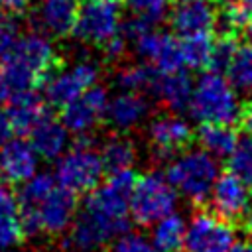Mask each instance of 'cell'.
<instances>
[{
    "instance_id": "6da1fadb",
    "label": "cell",
    "mask_w": 252,
    "mask_h": 252,
    "mask_svg": "<svg viewBox=\"0 0 252 252\" xmlns=\"http://www.w3.org/2000/svg\"><path fill=\"white\" fill-rule=\"evenodd\" d=\"M2 61V71L10 93H24L41 87L59 67V59L49 35L39 32L16 37Z\"/></svg>"
},
{
    "instance_id": "7a4b0ae2",
    "label": "cell",
    "mask_w": 252,
    "mask_h": 252,
    "mask_svg": "<svg viewBox=\"0 0 252 252\" xmlns=\"http://www.w3.org/2000/svg\"><path fill=\"white\" fill-rule=\"evenodd\" d=\"M191 116L199 122H230L236 124L240 102L234 87L222 73L207 71L193 85L187 104Z\"/></svg>"
},
{
    "instance_id": "3957f363",
    "label": "cell",
    "mask_w": 252,
    "mask_h": 252,
    "mask_svg": "<svg viewBox=\"0 0 252 252\" xmlns=\"http://www.w3.org/2000/svg\"><path fill=\"white\" fill-rule=\"evenodd\" d=\"M217 175L219 165L205 150H185L177 154L165 171V179L173 185V189L195 205L207 203Z\"/></svg>"
},
{
    "instance_id": "277c9868",
    "label": "cell",
    "mask_w": 252,
    "mask_h": 252,
    "mask_svg": "<svg viewBox=\"0 0 252 252\" xmlns=\"http://www.w3.org/2000/svg\"><path fill=\"white\" fill-rule=\"evenodd\" d=\"M20 224L24 236H33L39 232L59 234L69 228L71 220L77 213V193L55 183L53 189L33 207V209H18Z\"/></svg>"
},
{
    "instance_id": "5b68a950",
    "label": "cell",
    "mask_w": 252,
    "mask_h": 252,
    "mask_svg": "<svg viewBox=\"0 0 252 252\" xmlns=\"http://www.w3.org/2000/svg\"><path fill=\"white\" fill-rule=\"evenodd\" d=\"M177 203V191L159 171H148L136 175L128 215L140 226H150L161 217L173 213Z\"/></svg>"
},
{
    "instance_id": "8992f818",
    "label": "cell",
    "mask_w": 252,
    "mask_h": 252,
    "mask_svg": "<svg viewBox=\"0 0 252 252\" xmlns=\"http://www.w3.org/2000/svg\"><path fill=\"white\" fill-rule=\"evenodd\" d=\"M81 138L69 152L61 154V159L55 167V181L73 193H89L102 179V161L98 152L93 148V140L87 134H79Z\"/></svg>"
},
{
    "instance_id": "52a82bcc",
    "label": "cell",
    "mask_w": 252,
    "mask_h": 252,
    "mask_svg": "<svg viewBox=\"0 0 252 252\" xmlns=\"http://www.w3.org/2000/svg\"><path fill=\"white\" fill-rule=\"evenodd\" d=\"M128 219H116L89 205H83V209L75 213V219L69 224V244L79 252H89L118 238L128 230Z\"/></svg>"
},
{
    "instance_id": "ba28073f",
    "label": "cell",
    "mask_w": 252,
    "mask_h": 252,
    "mask_svg": "<svg viewBox=\"0 0 252 252\" xmlns=\"http://www.w3.org/2000/svg\"><path fill=\"white\" fill-rule=\"evenodd\" d=\"M73 33L85 41L102 47L110 37L120 33V10L114 0H94L79 8Z\"/></svg>"
},
{
    "instance_id": "9c48e42d",
    "label": "cell",
    "mask_w": 252,
    "mask_h": 252,
    "mask_svg": "<svg viewBox=\"0 0 252 252\" xmlns=\"http://www.w3.org/2000/svg\"><path fill=\"white\" fill-rule=\"evenodd\" d=\"M234 242V226L211 211H199L187 226V252H228Z\"/></svg>"
},
{
    "instance_id": "30bf717a",
    "label": "cell",
    "mask_w": 252,
    "mask_h": 252,
    "mask_svg": "<svg viewBox=\"0 0 252 252\" xmlns=\"http://www.w3.org/2000/svg\"><path fill=\"white\" fill-rule=\"evenodd\" d=\"M98 79V67L91 61H79L67 69H55L47 81L41 85L45 89V98L49 104L61 108L83 91L93 87Z\"/></svg>"
},
{
    "instance_id": "8fae6325",
    "label": "cell",
    "mask_w": 252,
    "mask_h": 252,
    "mask_svg": "<svg viewBox=\"0 0 252 252\" xmlns=\"http://www.w3.org/2000/svg\"><path fill=\"white\" fill-rule=\"evenodd\" d=\"M134 43L136 53L146 59L150 65H154L161 73H173L183 69V59H181V49H179V39L171 37L169 33L154 30V26L142 28L138 33L130 37Z\"/></svg>"
},
{
    "instance_id": "7c38bea8",
    "label": "cell",
    "mask_w": 252,
    "mask_h": 252,
    "mask_svg": "<svg viewBox=\"0 0 252 252\" xmlns=\"http://www.w3.org/2000/svg\"><path fill=\"white\" fill-rule=\"evenodd\" d=\"M106 104H108L106 91L94 83L93 87L83 91L79 96H75L73 100L61 106L59 120L69 132L87 134L104 118Z\"/></svg>"
},
{
    "instance_id": "4fadbf2b",
    "label": "cell",
    "mask_w": 252,
    "mask_h": 252,
    "mask_svg": "<svg viewBox=\"0 0 252 252\" xmlns=\"http://www.w3.org/2000/svg\"><path fill=\"white\" fill-rule=\"evenodd\" d=\"M134 181H136V173L132 169L108 173L104 183H98L93 191L87 193L85 205L116 219H128Z\"/></svg>"
},
{
    "instance_id": "5bb4252c",
    "label": "cell",
    "mask_w": 252,
    "mask_h": 252,
    "mask_svg": "<svg viewBox=\"0 0 252 252\" xmlns=\"http://www.w3.org/2000/svg\"><path fill=\"white\" fill-rule=\"evenodd\" d=\"M150 144L158 159H173L195 142L191 126L175 114H163L150 122Z\"/></svg>"
},
{
    "instance_id": "9a60e30c",
    "label": "cell",
    "mask_w": 252,
    "mask_h": 252,
    "mask_svg": "<svg viewBox=\"0 0 252 252\" xmlns=\"http://www.w3.org/2000/svg\"><path fill=\"white\" fill-rule=\"evenodd\" d=\"M207 201L211 203V213L232 224L238 220V217L250 203V187L242 183L236 175L226 171L217 175Z\"/></svg>"
},
{
    "instance_id": "2e32d148",
    "label": "cell",
    "mask_w": 252,
    "mask_h": 252,
    "mask_svg": "<svg viewBox=\"0 0 252 252\" xmlns=\"http://www.w3.org/2000/svg\"><path fill=\"white\" fill-rule=\"evenodd\" d=\"M169 24L179 37L211 33L217 24V10L209 0H181L171 10Z\"/></svg>"
},
{
    "instance_id": "e0dca14e",
    "label": "cell",
    "mask_w": 252,
    "mask_h": 252,
    "mask_svg": "<svg viewBox=\"0 0 252 252\" xmlns=\"http://www.w3.org/2000/svg\"><path fill=\"white\" fill-rule=\"evenodd\" d=\"M37 169V154L30 142L10 138L0 146V177L10 185L24 183Z\"/></svg>"
},
{
    "instance_id": "ac0fdd59",
    "label": "cell",
    "mask_w": 252,
    "mask_h": 252,
    "mask_svg": "<svg viewBox=\"0 0 252 252\" xmlns=\"http://www.w3.org/2000/svg\"><path fill=\"white\" fill-rule=\"evenodd\" d=\"M79 8V0H39L35 22L47 35L65 37L73 33Z\"/></svg>"
},
{
    "instance_id": "d6986e66",
    "label": "cell",
    "mask_w": 252,
    "mask_h": 252,
    "mask_svg": "<svg viewBox=\"0 0 252 252\" xmlns=\"http://www.w3.org/2000/svg\"><path fill=\"white\" fill-rule=\"evenodd\" d=\"M12 100L8 106V118L12 122L14 134H22L28 136L30 130L43 120L49 114L47 102L37 96L33 91H24V93H12Z\"/></svg>"
},
{
    "instance_id": "ffe728a7",
    "label": "cell",
    "mask_w": 252,
    "mask_h": 252,
    "mask_svg": "<svg viewBox=\"0 0 252 252\" xmlns=\"http://www.w3.org/2000/svg\"><path fill=\"white\" fill-rule=\"evenodd\" d=\"M30 144L35 150L37 158L45 159H55L59 158L69 142V130L63 126L61 120L53 118L51 112L39 120L32 130H30Z\"/></svg>"
},
{
    "instance_id": "44dd1931",
    "label": "cell",
    "mask_w": 252,
    "mask_h": 252,
    "mask_svg": "<svg viewBox=\"0 0 252 252\" xmlns=\"http://www.w3.org/2000/svg\"><path fill=\"white\" fill-rule=\"evenodd\" d=\"M148 114V100L144 94L134 91H124L108 100L104 118L118 130H128L136 126Z\"/></svg>"
},
{
    "instance_id": "7402d4cb",
    "label": "cell",
    "mask_w": 252,
    "mask_h": 252,
    "mask_svg": "<svg viewBox=\"0 0 252 252\" xmlns=\"http://www.w3.org/2000/svg\"><path fill=\"white\" fill-rule=\"evenodd\" d=\"M238 140V130L230 122H199L195 142L213 158H226Z\"/></svg>"
},
{
    "instance_id": "603a6c76",
    "label": "cell",
    "mask_w": 252,
    "mask_h": 252,
    "mask_svg": "<svg viewBox=\"0 0 252 252\" xmlns=\"http://www.w3.org/2000/svg\"><path fill=\"white\" fill-rule=\"evenodd\" d=\"M24 240V230L20 224L18 195L8 181L0 177V246H16Z\"/></svg>"
},
{
    "instance_id": "cb8c5ba5",
    "label": "cell",
    "mask_w": 252,
    "mask_h": 252,
    "mask_svg": "<svg viewBox=\"0 0 252 252\" xmlns=\"http://www.w3.org/2000/svg\"><path fill=\"white\" fill-rule=\"evenodd\" d=\"M187 224L181 215L169 213L154 222L152 242L159 252H181L185 248Z\"/></svg>"
},
{
    "instance_id": "d4e9b609",
    "label": "cell",
    "mask_w": 252,
    "mask_h": 252,
    "mask_svg": "<svg viewBox=\"0 0 252 252\" xmlns=\"http://www.w3.org/2000/svg\"><path fill=\"white\" fill-rule=\"evenodd\" d=\"M191 91H193L191 77L183 73V69H179L173 73H161L156 96L163 100L171 110H185L191 98Z\"/></svg>"
},
{
    "instance_id": "484cf974",
    "label": "cell",
    "mask_w": 252,
    "mask_h": 252,
    "mask_svg": "<svg viewBox=\"0 0 252 252\" xmlns=\"http://www.w3.org/2000/svg\"><path fill=\"white\" fill-rule=\"evenodd\" d=\"M98 156L102 161V169L108 175V173H116L122 169H130L136 159V148L130 138L112 136L102 144Z\"/></svg>"
},
{
    "instance_id": "4316f807",
    "label": "cell",
    "mask_w": 252,
    "mask_h": 252,
    "mask_svg": "<svg viewBox=\"0 0 252 252\" xmlns=\"http://www.w3.org/2000/svg\"><path fill=\"white\" fill-rule=\"evenodd\" d=\"M161 79V71H158L154 65H130L118 73V87L124 91H134V93H148L156 96L158 85Z\"/></svg>"
},
{
    "instance_id": "83f0119b",
    "label": "cell",
    "mask_w": 252,
    "mask_h": 252,
    "mask_svg": "<svg viewBox=\"0 0 252 252\" xmlns=\"http://www.w3.org/2000/svg\"><path fill=\"white\" fill-rule=\"evenodd\" d=\"M224 77L234 87V91L252 93V43L236 45L224 69Z\"/></svg>"
},
{
    "instance_id": "f1b7e54d",
    "label": "cell",
    "mask_w": 252,
    "mask_h": 252,
    "mask_svg": "<svg viewBox=\"0 0 252 252\" xmlns=\"http://www.w3.org/2000/svg\"><path fill=\"white\" fill-rule=\"evenodd\" d=\"M213 39L211 33H197V35H185L179 39L181 59L183 67L189 69H209L211 53H213Z\"/></svg>"
},
{
    "instance_id": "f546056e",
    "label": "cell",
    "mask_w": 252,
    "mask_h": 252,
    "mask_svg": "<svg viewBox=\"0 0 252 252\" xmlns=\"http://www.w3.org/2000/svg\"><path fill=\"white\" fill-rule=\"evenodd\" d=\"M226 171L252 189V134L236 140L232 152L226 156Z\"/></svg>"
},
{
    "instance_id": "4dcf8cb0",
    "label": "cell",
    "mask_w": 252,
    "mask_h": 252,
    "mask_svg": "<svg viewBox=\"0 0 252 252\" xmlns=\"http://www.w3.org/2000/svg\"><path fill=\"white\" fill-rule=\"evenodd\" d=\"M248 20H250L248 12L240 4H234L230 0V2H224V6H222L220 12H217V24H215V28H219L222 32V35L234 37L238 32L246 30Z\"/></svg>"
},
{
    "instance_id": "1f68e13d",
    "label": "cell",
    "mask_w": 252,
    "mask_h": 252,
    "mask_svg": "<svg viewBox=\"0 0 252 252\" xmlns=\"http://www.w3.org/2000/svg\"><path fill=\"white\" fill-rule=\"evenodd\" d=\"M124 2L136 18H140L152 26L163 20L167 6H169V0H124Z\"/></svg>"
},
{
    "instance_id": "d6a6232c",
    "label": "cell",
    "mask_w": 252,
    "mask_h": 252,
    "mask_svg": "<svg viewBox=\"0 0 252 252\" xmlns=\"http://www.w3.org/2000/svg\"><path fill=\"white\" fill-rule=\"evenodd\" d=\"M234 49H236L234 37L222 35L217 43H213V53H211L209 69L211 71H217V73H224V69H226V65H228Z\"/></svg>"
},
{
    "instance_id": "836d02e7",
    "label": "cell",
    "mask_w": 252,
    "mask_h": 252,
    "mask_svg": "<svg viewBox=\"0 0 252 252\" xmlns=\"http://www.w3.org/2000/svg\"><path fill=\"white\" fill-rule=\"evenodd\" d=\"M112 252H159L152 240L136 232H124L114 242Z\"/></svg>"
},
{
    "instance_id": "e575fe53",
    "label": "cell",
    "mask_w": 252,
    "mask_h": 252,
    "mask_svg": "<svg viewBox=\"0 0 252 252\" xmlns=\"http://www.w3.org/2000/svg\"><path fill=\"white\" fill-rule=\"evenodd\" d=\"M18 37V30L16 26L8 20V18H0V59L8 53V49L12 47V43Z\"/></svg>"
},
{
    "instance_id": "d590c367",
    "label": "cell",
    "mask_w": 252,
    "mask_h": 252,
    "mask_svg": "<svg viewBox=\"0 0 252 252\" xmlns=\"http://www.w3.org/2000/svg\"><path fill=\"white\" fill-rule=\"evenodd\" d=\"M236 124H240V126L246 130V134H252V96L246 98V100L240 104Z\"/></svg>"
},
{
    "instance_id": "8d00e7d4",
    "label": "cell",
    "mask_w": 252,
    "mask_h": 252,
    "mask_svg": "<svg viewBox=\"0 0 252 252\" xmlns=\"http://www.w3.org/2000/svg\"><path fill=\"white\" fill-rule=\"evenodd\" d=\"M26 8H28V0H0V10L6 16H18L26 12Z\"/></svg>"
},
{
    "instance_id": "74e56055",
    "label": "cell",
    "mask_w": 252,
    "mask_h": 252,
    "mask_svg": "<svg viewBox=\"0 0 252 252\" xmlns=\"http://www.w3.org/2000/svg\"><path fill=\"white\" fill-rule=\"evenodd\" d=\"M12 136H14V128H12V122L8 118V112L0 108V146L4 142H8Z\"/></svg>"
},
{
    "instance_id": "f35d334b",
    "label": "cell",
    "mask_w": 252,
    "mask_h": 252,
    "mask_svg": "<svg viewBox=\"0 0 252 252\" xmlns=\"http://www.w3.org/2000/svg\"><path fill=\"white\" fill-rule=\"evenodd\" d=\"M236 222L240 224L242 232H244L246 236H250V238H252V203H248V205H246V209L242 211V215L238 217V220H236Z\"/></svg>"
},
{
    "instance_id": "ab89813d",
    "label": "cell",
    "mask_w": 252,
    "mask_h": 252,
    "mask_svg": "<svg viewBox=\"0 0 252 252\" xmlns=\"http://www.w3.org/2000/svg\"><path fill=\"white\" fill-rule=\"evenodd\" d=\"M228 252H252V238L248 236L246 240H238V242H232Z\"/></svg>"
},
{
    "instance_id": "60d3db41",
    "label": "cell",
    "mask_w": 252,
    "mask_h": 252,
    "mask_svg": "<svg viewBox=\"0 0 252 252\" xmlns=\"http://www.w3.org/2000/svg\"><path fill=\"white\" fill-rule=\"evenodd\" d=\"M10 87H8V83H6V77H4V71H2V67H0V104L2 102H6L8 98H10Z\"/></svg>"
},
{
    "instance_id": "b9f144b4",
    "label": "cell",
    "mask_w": 252,
    "mask_h": 252,
    "mask_svg": "<svg viewBox=\"0 0 252 252\" xmlns=\"http://www.w3.org/2000/svg\"><path fill=\"white\" fill-rule=\"evenodd\" d=\"M240 6L248 12V16L252 18V0H240Z\"/></svg>"
},
{
    "instance_id": "7bdbcfd3",
    "label": "cell",
    "mask_w": 252,
    "mask_h": 252,
    "mask_svg": "<svg viewBox=\"0 0 252 252\" xmlns=\"http://www.w3.org/2000/svg\"><path fill=\"white\" fill-rule=\"evenodd\" d=\"M246 33H248V39H250V43H252V18L248 20V26H246Z\"/></svg>"
},
{
    "instance_id": "ee69618b",
    "label": "cell",
    "mask_w": 252,
    "mask_h": 252,
    "mask_svg": "<svg viewBox=\"0 0 252 252\" xmlns=\"http://www.w3.org/2000/svg\"><path fill=\"white\" fill-rule=\"evenodd\" d=\"M0 18H8V16H6V14H4L2 10H0Z\"/></svg>"
},
{
    "instance_id": "f6af8a7d",
    "label": "cell",
    "mask_w": 252,
    "mask_h": 252,
    "mask_svg": "<svg viewBox=\"0 0 252 252\" xmlns=\"http://www.w3.org/2000/svg\"><path fill=\"white\" fill-rule=\"evenodd\" d=\"M219 2H222V4H224V2H230V0H219Z\"/></svg>"
},
{
    "instance_id": "bcb514c9",
    "label": "cell",
    "mask_w": 252,
    "mask_h": 252,
    "mask_svg": "<svg viewBox=\"0 0 252 252\" xmlns=\"http://www.w3.org/2000/svg\"><path fill=\"white\" fill-rule=\"evenodd\" d=\"M87 2H94V0H87Z\"/></svg>"
}]
</instances>
